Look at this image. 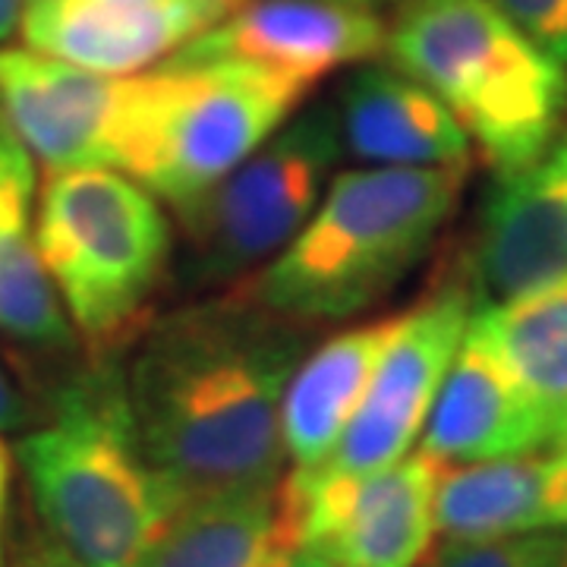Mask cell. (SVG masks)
Returning a JSON list of instances; mask_svg holds the SVG:
<instances>
[{"instance_id":"obj_1","label":"cell","mask_w":567,"mask_h":567,"mask_svg":"<svg viewBox=\"0 0 567 567\" xmlns=\"http://www.w3.org/2000/svg\"><path fill=\"white\" fill-rule=\"evenodd\" d=\"M303 350L300 322L246 293L145 331L126 391L142 447L181 505L281 480L284 391Z\"/></svg>"},{"instance_id":"obj_2","label":"cell","mask_w":567,"mask_h":567,"mask_svg":"<svg viewBox=\"0 0 567 567\" xmlns=\"http://www.w3.org/2000/svg\"><path fill=\"white\" fill-rule=\"evenodd\" d=\"M17 457L48 543L76 567H140L183 507L142 447L126 375L114 365L66 382Z\"/></svg>"},{"instance_id":"obj_3","label":"cell","mask_w":567,"mask_h":567,"mask_svg":"<svg viewBox=\"0 0 567 567\" xmlns=\"http://www.w3.org/2000/svg\"><path fill=\"white\" fill-rule=\"evenodd\" d=\"M464 164L357 167L331 177L300 234L244 293L290 322H338L388 297L461 203Z\"/></svg>"},{"instance_id":"obj_4","label":"cell","mask_w":567,"mask_h":567,"mask_svg":"<svg viewBox=\"0 0 567 567\" xmlns=\"http://www.w3.org/2000/svg\"><path fill=\"white\" fill-rule=\"evenodd\" d=\"M385 51L445 104L498 177L536 162L561 130L567 73L492 0H404Z\"/></svg>"},{"instance_id":"obj_5","label":"cell","mask_w":567,"mask_h":567,"mask_svg":"<svg viewBox=\"0 0 567 567\" xmlns=\"http://www.w3.org/2000/svg\"><path fill=\"white\" fill-rule=\"evenodd\" d=\"M35 244L66 319L95 353L140 334L171 252L158 196L114 167L48 171Z\"/></svg>"},{"instance_id":"obj_6","label":"cell","mask_w":567,"mask_h":567,"mask_svg":"<svg viewBox=\"0 0 567 567\" xmlns=\"http://www.w3.org/2000/svg\"><path fill=\"white\" fill-rule=\"evenodd\" d=\"M306 95L244 66L162 63L126 82L114 171L181 212L262 148Z\"/></svg>"},{"instance_id":"obj_7","label":"cell","mask_w":567,"mask_h":567,"mask_svg":"<svg viewBox=\"0 0 567 567\" xmlns=\"http://www.w3.org/2000/svg\"><path fill=\"white\" fill-rule=\"evenodd\" d=\"M341 155L331 107L306 111L256 148L203 199L181 208L196 284H221L271 262L309 221Z\"/></svg>"},{"instance_id":"obj_8","label":"cell","mask_w":567,"mask_h":567,"mask_svg":"<svg viewBox=\"0 0 567 567\" xmlns=\"http://www.w3.org/2000/svg\"><path fill=\"white\" fill-rule=\"evenodd\" d=\"M442 470L425 451L369 476L290 470L300 546L334 567H416L435 539Z\"/></svg>"},{"instance_id":"obj_9","label":"cell","mask_w":567,"mask_h":567,"mask_svg":"<svg viewBox=\"0 0 567 567\" xmlns=\"http://www.w3.org/2000/svg\"><path fill=\"white\" fill-rule=\"evenodd\" d=\"M473 309L470 287L447 284L406 312L394 344L388 347L369 382L363 404L357 406L331 457L316 470L369 476L404 461L423 435Z\"/></svg>"},{"instance_id":"obj_10","label":"cell","mask_w":567,"mask_h":567,"mask_svg":"<svg viewBox=\"0 0 567 567\" xmlns=\"http://www.w3.org/2000/svg\"><path fill=\"white\" fill-rule=\"evenodd\" d=\"M388 29L375 10L344 0H246L227 20L181 48L186 66H244L275 80L312 85L350 63L375 61Z\"/></svg>"},{"instance_id":"obj_11","label":"cell","mask_w":567,"mask_h":567,"mask_svg":"<svg viewBox=\"0 0 567 567\" xmlns=\"http://www.w3.org/2000/svg\"><path fill=\"white\" fill-rule=\"evenodd\" d=\"M246 0H25L29 51L102 76H140L227 20Z\"/></svg>"},{"instance_id":"obj_12","label":"cell","mask_w":567,"mask_h":567,"mask_svg":"<svg viewBox=\"0 0 567 567\" xmlns=\"http://www.w3.org/2000/svg\"><path fill=\"white\" fill-rule=\"evenodd\" d=\"M130 76L0 48V117L48 171L114 167Z\"/></svg>"},{"instance_id":"obj_13","label":"cell","mask_w":567,"mask_h":567,"mask_svg":"<svg viewBox=\"0 0 567 567\" xmlns=\"http://www.w3.org/2000/svg\"><path fill=\"white\" fill-rule=\"evenodd\" d=\"M567 278V130L527 167L498 177L473 249V303L498 306Z\"/></svg>"},{"instance_id":"obj_14","label":"cell","mask_w":567,"mask_h":567,"mask_svg":"<svg viewBox=\"0 0 567 567\" xmlns=\"http://www.w3.org/2000/svg\"><path fill=\"white\" fill-rule=\"evenodd\" d=\"M555 432L498 350L470 322L425 420L423 447L439 464H483L551 445Z\"/></svg>"},{"instance_id":"obj_15","label":"cell","mask_w":567,"mask_h":567,"mask_svg":"<svg viewBox=\"0 0 567 567\" xmlns=\"http://www.w3.org/2000/svg\"><path fill=\"white\" fill-rule=\"evenodd\" d=\"M567 533V454H517L442 470L435 536L445 546Z\"/></svg>"},{"instance_id":"obj_16","label":"cell","mask_w":567,"mask_h":567,"mask_svg":"<svg viewBox=\"0 0 567 567\" xmlns=\"http://www.w3.org/2000/svg\"><path fill=\"white\" fill-rule=\"evenodd\" d=\"M341 148L369 167H439L470 162L454 114L398 66H363L334 111Z\"/></svg>"},{"instance_id":"obj_17","label":"cell","mask_w":567,"mask_h":567,"mask_svg":"<svg viewBox=\"0 0 567 567\" xmlns=\"http://www.w3.org/2000/svg\"><path fill=\"white\" fill-rule=\"evenodd\" d=\"M404 316H388L334 334L306 357L284 391L281 432L293 470L322 466L363 404L375 369L394 344Z\"/></svg>"},{"instance_id":"obj_18","label":"cell","mask_w":567,"mask_h":567,"mask_svg":"<svg viewBox=\"0 0 567 567\" xmlns=\"http://www.w3.org/2000/svg\"><path fill=\"white\" fill-rule=\"evenodd\" d=\"M300 546L290 480L183 505L140 567H268Z\"/></svg>"},{"instance_id":"obj_19","label":"cell","mask_w":567,"mask_h":567,"mask_svg":"<svg viewBox=\"0 0 567 567\" xmlns=\"http://www.w3.org/2000/svg\"><path fill=\"white\" fill-rule=\"evenodd\" d=\"M35 158L0 117V331L29 347H70L54 281L35 244Z\"/></svg>"},{"instance_id":"obj_20","label":"cell","mask_w":567,"mask_h":567,"mask_svg":"<svg viewBox=\"0 0 567 567\" xmlns=\"http://www.w3.org/2000/svg\"><path fill=\"white\" fill-rule=\"evenodd\" d=\"M470 322L558 435L567 420V278L507 303L480 306Z\"/></svg>"},{"instance_id":"obj_21","label":"cell","mask_w":567,"mask_h":567,"mask_svg":"<svg viewBox=\"0 0 567 567\" xmlns=\"http://www.w3.org/2000/svg\"><path fill=\"white\" fill-rule=\"evenodd\" d=\"M425 567H567V533H527L445 546Z\"/></svg>"},{"instance_id":"obj_22","label":"cell","mask_w":567,"mask_h":567,"mask_svg":"<svg viewBox=\"0 0 567 567\" xmlns=\"http://www.w3.org/2000/svg\"><path fill=\"white\" fill-rule=\"evenodd\" d=\"M524 39L567 70V0H492Z\"/></svg>"},{"instance_id":"obj_23","label":"cell","mask_w":567,"mask_h":567,"mask_svg":"<svg viewBox=\"0 0 567 567\" xmlns=\"http://www.w3.org/2000/svg\"><path fill=\"white\" fill-rule=\"evenodd\" d=\"M29 420V406L17 385L10 382V375L0 365V432H13Z\"/></svg>"},{"instance_id":"obj_24","label":"cell","mask_w":567,"mask_h":567,"mask_svg":"<svg viewBox=\"0 0 567 567\" xmlns=\"http://www.w3.org/2000/svg\"><path fill=\"white\" fill-rule=\"evenodd\" d=\"M17 567H70V558L63 555L61 548H54L44 539L41 546L25 548Z\"/></svg>"},{"instance_id":"obj_25","label":"cell","mask_w":567,"mask_h":567,"mask_svg":"<svg viewBox=\"0 0 567 567\" xmlns=\"http://www.w3.org/2000/svg\"><path fill=\"white\" fill-rule=\"evenodd\" d=\"M268 567H334L324 555H319L316 548H306V546H293L281 551L275 561Z\"/></svg>"},{"instance_id":"obj_26","label":"cell","mask_w":567,"mask_h":567,"mask_svg":"<svg viewBox=\"0 0 567 567\" xmlns=\"http://www.w3.org/2000/svg\"><path fill=\"white\" fill-rule=\"evenodd\" d=\"M10 473H13V461L10 451L0 442V567H3V524H7V502H10Z\"/></svg>"},{"instance_id":"obj_27","label":"cell","mask_w":567,"mask_h":567,"mask_svg":"<svg viewBox=\"0 0 567 567\" xmlns=\"http://www.w3.org/2000/svg\"><path fill=\"white\" fill-rule=\"evenodd\" d=\"M22 3H25V0H0V41L7 39V35L20 25Z\"/></svg>"},{"instance_id":"obj_28","label":"cell","mask_w":567,"mask_h":567,"mask_svg":"<svg viewBox=\"0 0 567 567\" xmlns=\"http://www.w3.org/2000/svg\"><path fill=\"white\" fill-rule=\"evenodd\" d=\"M344 3H357V7H365V10H379L385 3H404V0H344Z\"/></svg>"},{"instance_id":"obj_29","label":"cell","mask_w":567,"mask_h":567,"mask_svg":"<svg viewBox=\"0 0 567 567\" xmlns=\"http://www.w3.org/2000/svg\"><path fill=\"white\" fill-rule=\"evenodd\" d=\"M551 447H555V451H565V454H567V420H565V425L558 429V435H555Z\"/></svg>"},{"instance_id":"obj_30","label":"cell","mask_w":567,"mask_h":567,"mask_svg":"<svg viewBox=\"0 0 567 567\" xmlns=\"http://www.w3.org/2000/svg\"><path fill=\"white\" fill-rule=\"evenodd\" d=\"M70 567H76V565H73V561H70Z\"/></svg>"}]
</instances>
